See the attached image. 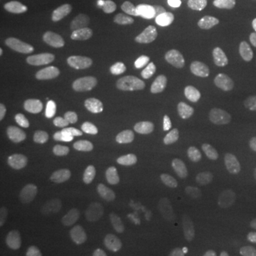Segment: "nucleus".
Segmentation results:
<instances>
[{
    "mask_svg": "<svg viewBox=\"0 0 256 256\" xmlns=\"http://www.w3.org/2000/svg\"><path fill=\"white\" fill-rule=\"evenodd\" d=\"M220 144L226 150H239L245 148L252 141V132L244 124H235L226 128L220 134Z\"/></svg>",
    "mask_w": 256,
    "mask_h": 256,
    "instance_id": "13",
    "label": "nucleus"
},
{
    "mask_svg": "<svg viewBox=\"0 0 256 256\" xmlns=\"http://www.w3.org/2000/svg\"><path fill=\"white\" fill-rule=\"evenodd\" d=\"M86 78L96 90L108 96H121L130 88V82L122 72L108 64H92L86 72Z\"/></svg>",
    "mask_w": 256,
    "mask_h": 256,
    "instance_id": "5",
    "label": "nucleus"
},
{
    "mask_svg": "<svg viewBox=\"0 0 256 256\" xmlns=\"http://www.w3.org/2000/svg\"><path fill=\"white\" fill-rule=\"evenodd\" d=\"M234 175L248 182H256V151L239 156L232 166Z\"/></svg>",
    "mask_w": 256,
    "mask_h": 256,
    "instance_id": "17",
    "label": "nucleus"
},
{
    "mask_svg": "<svg viewBox=\"0 0 256 256\" xmlns=\"http://www.w3.org/2000/svg\"><path fill=\"white\" fill-rule=\"evenodd\" d=\"M242 18L246 23L256 28V2L249 3L246 8L242 10Z\"/></svg>",
    "mask_w": 256,
    "mask_h": 256,
    "instance_id": "23",
    "label": "nucleus"
},
{
    "mask_svg": "<svg viewBox=\"0 0 256 256\" xmlns=\"http://www.w3.org/2000/svg\"><path fill=\"white\" fill-rule=\"evenodd\" d=\"M144 20V13L137 8H131L120 12L114 18L106 23L104 28V40L107 43H117L128 36L131 32L141 26Z\"/></svg>",
    "mask_w": 256,
    "mask_h": 256,
    "instance_id": "9",
    "label": "nucleus"
},
{
    "mask_svg": "<svg viewBox=\"0 0 256 256\" xmlns=\"http://www.w3.org/2000/svg\"><path fill=\"white\" fill-rule=\"evenodd\" d=\"M185 72V62L182 57L175 54L164 56L146 62L142 67L141 76L152 82H170L175 80Z\"/></svg>",
    "mask_w": 256,
    "mask_h": 256,
    "instance_id": "10",
    "label": "nucleus"
},
{
    "mask_svg": "<svg viewBox=\"0 0 256 256\" xmlns=\"http://www.w3.org/2000/svg\"><path fill=\"white\" fill-rule=\"evenodd\" d=\"M6 107V101H4V97H0V110H4Z\"/></svg>",
    "mask_w": 256,
    "mask_h": 256,
    "instance_id": "25",
    "label": "nucleus"
},
{
    "mask_svg": "<svg viewBox=\"0 0 256 256\" xmlns=\"http://www.w3.org/2000/svg\"><path fill=\"white\" fill-rule=\"evenodd\" d=\"M48 218L62 226H78L86 218V206L74 198H56L48 204Z\"/></svg>",
    "mask_w": 256,
    "mask_h": 256,
    "instance_id": "8",
    "label": "nucleus"
},
{
    "mask_svg": "<svg viewBox=\"0 0 256 256\" xmlns=\"http://www.w3.org/2000/svg\"><path fill=\"white\" fill-rule=\"evenodd\" d=\"M120 148L118 138L110 132L92 134L77 141L72 148L76 160H100L116 154Z\"/></svg>",
    "mask_w": 256,
    "mask_h": 256,
    "instance_id": "6",
    "label": "nucleus"
},
{
    "mask_svg": "<svg viewBox=\"0 0 256 256\" xmlns=\"http://www.w3.org/2000/svg\"><path fill=\"white\" fill-rule=\"evenodd\" d=\"M232 9L226 2L224 0H212L210 2L208 9L205 10V13L202 14L206 23L212 28H220L224 24H226L232 18Z\"/></svg>",
    "mask_w": 256,
    "mask_h": 256,
    "instance_id": "15",
    "label": "nucleus"
},
{
    "mask_svg": "<svg viewBox=\"0 0 256 256\" xmlns=\"http://www.w3.org/2000/svg\"><path fill=\"white\" fill-rule=\"evenodd\" d=\"M16 256H37L34 254H30V252H18Z\"/></svg>",
    "mask_w": 256,
    "mask_h": 256,
    "instance_id": "26",
    "label": "nucleus"
},
{
    "mask_svg": "<svg viewBox=\"0 0 256 256\" xmlns=\"http://www.w3.org/2000/svg\"><path fill=\"white\" fill-rule=\"evenodd\" d=\"M228 44L240 50H255L256 32L246 28H234L228 34Z\"/></svg>",
    "mask_w": 256,
    "mask_h": 256,
    "instance_id": "18",
    "label": "nucleus"
},
{
    "mask_svg": "<svg viewBox=\"0 0 256 256\" xmlns=\"http://www.w3.org/2000/svg\"><path fill=\"white\" fill-rule=\"evenodd\" d=\"M110 118V111L100 106H88L73 110L56 112L53 124L63 131H86L106 124Z\"/></svg>",
    "mask_w": 256,
    "mask_h": 256,
    "instance_id": "4",
    "label": "nucleus"
},
{
    "mask_svg": "<svg viewBox=\"0 0 256 256\" xmlns=\"http://www.w3.org/2000/svg\"><path fill=\"white\" fill-rule=\"evenodd\" d=\"M170 214L185 226H200L206 220L205 205L188 195L176 196L170 202Z\"/></svg>",
    "mask_w": 256,
    "mask_h": 256,
    "instance_id": "11",
    "label": "nucleus"
},
{
    "mask_svg": "<svg viewBox=\"0 0 256 256\" xmlns=\"http://www.w3.org/2000/svg\"><path fill=\"white\" fill-rule=\"evenodd\" d=\"M13 218L12 214L8 208L2 206L0 208V240H4L9 235L10 229H12Z\"/></svg>",
    "mask_w": 256,
    "mask_h": 256,
    "instance_id": "21",
    "label": "nucleus"
},
{
    "mask_svg": "<svg viewBox=\"0 0 256 256\" xmlns=\"http://www.w3.org/2000/svg\"><path fill=\"white\" fill-rule=\"evenodd\" d=\"M30 240L37 250L48 256H54L58 254V244L54 236L43 226H37L30 232Z\"/></svg>",
    "mask_w": 256,
    "mask_h": 256,
    "instance_id": "16",
    "label": "nucleus"
},
{
    "mask_svg": "<svg viewBox=\"0 0 256 256\" xmlns=\"http://www.w3.org/2000/svg\"><path fill=\"white\" fill-rule=\"evenodd\" d=\"M136 256H148V255H136Z\"/></svg>",
    "mask_w": 256,
    "mask_h": 256,
    "instance_id": "27",
    "label": "nucleus"
},
{
    "mask_svg": "<svg viewBox=\"0 0 256 256\" xmlns=\"http://www.w3.org/2000/svg\"><path fill=\"white\" fill-rule=\"evenodd\" d=\"M112 224V210L107 201H97L92 208V216L90 229L94 236L106 235Z\"/></svg>",
    "mask_w": 256,
    "mask_h": 256,
    "instance_id": "14",
    "label": "nucleus"
},
{
    "mask_svg": "<svg viewBox=\"0 0 256 256\" xmlns=\"http://www.w3.org/2000/svg\"><path fill=\"white\" fill-rule=\"evenodd\" d=\"M208 6H210V2H206V0H196L195 2V10L198 13H201V14L205 13V10L208 9Z\"/></svg>",
    "mask_w": 256,
    "mask_h": 256,
    "instance_id": "24",
    "label": "nucleus"
},
{
    "mask_svg": "<svg viewBox=\"0 0 256 256\" xmlns=\"http://www.w3.org/2000/svg\"><path fill=\"white\" fill-rule=\"evenodd\" d=\"M195 161L190 154L172 152L151 160L146 166V176L154 184H171L182 181L194 170Z\"/></svg>",
    "mask_w": 256,
    "mask_h": 256,
    "instance_id": "1",
    "label": "nucleus"
},
{
    "mask_svg": "<svg viewBox=\"0 0 256 256\" xmlns=\"http://www.w3.org/2000/svg\"><path fill=\"white\" fill-rule=\"evenodd\" d=\"M10 88L24 100L43 107H58L66 104L68 100L67 94L63 90L48 86L36 77L26 74L16 76L14 78H12Z\"/></svg>",
    "mask_w": 256,
    "mask_h": 256,
    "instance_id": "2",
    "label": "nucleus"
},
{
    "mask_svg": "<svg viewBox=\"0 0 256 256\" xmlns=\"http://www.w3.org/2000/svg\"><path fill=\"white\" fill-rule=\"evenodd\" d=\"M134 126L140 132L151 138H171L181 134L185 128L182 117L161 112V111H144L136 116Z\"/></svg>",
    "mask_w": 256,
    "mask_h": 256,
    "instance_id": "3",
    "label": "nucleus"
},
{
    "mask_svg": "<svg viewBox=\"0 0 256 256\" xmlns=\"http://www.w3.org/2000/svg\"><path fill=\"white\" fill-rule=\"evenodd\" d=\"M162 256H194L191 250H188L186 248H184L182 245L178 244H170L168 246L165 248Z\"/></svg>",
    "mask_w": 256,
    "mask_h": 256,
    "instance_id": "22",
    "label": "nucleus"
},
{
    "mask_svg": "<svg viewBox=\"0 0 256 256\" xmlns=\"http://www.w3.org/2000/svg\"><path fill=\"white\" fill-rule=\"evenodd\" d=\"M9 18L28 28H43L54 22V13L34 2H23L9 9Z\"/></svg>",
    "mask_w": 256,
    "mask_h": 256,
    "instance_id": "12",
    "label": "nucleus"
},
{
    "mask_svg": "<svg viewBox=\"0 0 256 256\" xmlns=\"http://www.w3.org/2000/svg\"><path fill=\"white\" fill-rule=\"evenodd\" d=\"M107 248L112 254L130 255L137 250L138 245L130 236H126L122 234H112L110 238L107 239Z\"/></svg>",
    "mask_w": 256,
    "mask_h": 256,
    "instance_id": "20",
    "label": "nucleus"
},
{
    "mask_svg": "<svg viewBox=\"0 0 256 256\" xmlns=\"http://www.w3.org/2000/svg\"><path fill=\"white\" fill-rule=\"evenodd\" d=\"M128 236L132 239L138 246H151L156 242V230L146 222H136L128 229Z\"/></svg>",
    "mask_w": 256,
    "mask_h": 256,
    "instance_id": "19",
    "label": "nucleus"
},
{
    "mask_svg": "<svg viewBox=\"0 0 256 256\" xmlns=\"http://www.w3.org/2000/svg\"><path fill=\"white\" fill-rule=\"evenodd\" d=\"M180 44V37L172 28H160L151 33L141 46V57L150 62L164 56L174 54Z\"/></svg>",
    "mask_w": 256,
    "mask_h": 256,
    "instance_id": "7",
    "label": "nucleus"
}]
</instances>
